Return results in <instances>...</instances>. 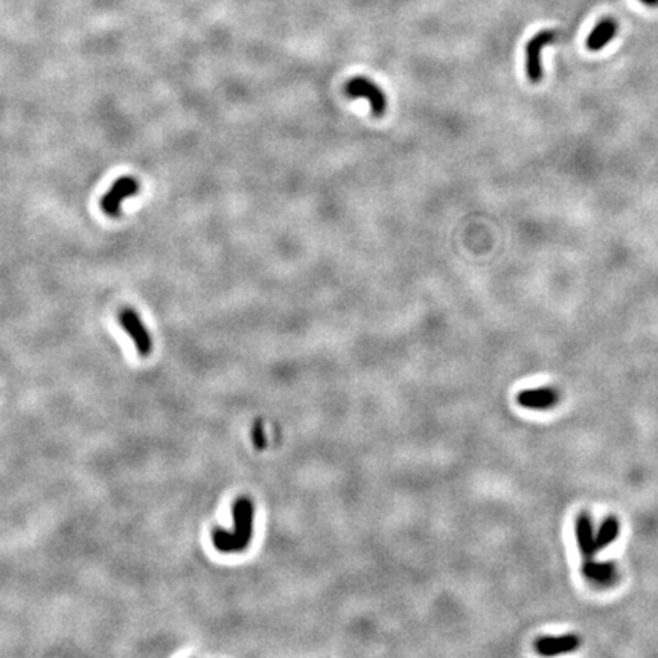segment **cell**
Listing matches in <instances>:
<instances>
[{
	"label": "cell",
	"mask_w": 658,
	"mask_h": 658,
	"mask_svg": "<svg viewBox=\"0 0 658 658\" xmlns=\"http://www.w3.org/2000/svg\"><path fill=\"white\" fill-rule=\"evenodd\" d=\"M235 531L226 532L223 529H215L212 534V541L215 549L223 553H236L245 550L252 540L253 532V504L249 499H238L234 504Z\"/></svg>",
	"instance_id": "1"
},
{
	"label": "cell",
	"mask_w": 658,
	"mask_h": 658,
	"mask_svg": "<svg viewBox=\"0 0 658 658\" xmlns=\"http://www.w3.org/2000/svg\"><path fill=\"white\" fill-rule=\"evenodd\" d=\"M345 92L350 98H362L369 102L373 115L381 116L384 112H386L387 98L386 95H384V92L381 90L380 85L369 78L357 76V78L349 80L346 83Z\"/></svg>",
	"instance_id": "2"
},
{
	"label": "cell",
	"mask_w": 658,
	"mask_h": 658,
	"mask_svg": "<svg viewBox=\"0 0 658 658\" xmlns=\"http://www.w3.org/2000/svg\"><path fill=\"white\" fill-rule=\"evenodd\" d=\"M555 40H557V32L547 29L538 32L526 45V73L531 83L538 84L543 80V49L552 45Z\"/></svg>",
	"instance_id": "3"
},
{
	"label": "cell",
	"mask_w": 658,
	"mask_h": 658,
	"mask_svg": "<svg viewBox=\"0 0 658 658\" xmlns=\"http://www.w3.org/2000/svg\"><path fill=\"white\" fill-rule=\"evenodd\" d=\"M139 192V182L133 177H121L106 192L101 200V208L108 217H117L121 213L122 203Z\"/></svg>",
	"instance_id": "4"
},
{
	"label": "cell",
	"mask_w": 658,
	"mask_h": 658,
	"mask_svg": "<svg viewBox=\"0 0 658 658\" xmlns=\"http://www.w3.org/2000/svg\"><path fill=\"white\" fill-rule=\"evenodd\" d=\"M119 323H121L124 331L133 340L138 352L142 357L150 355L152 349V340L148 329L145 328V324L142 323L139 314L131 308H125L119 313Z\"/></svg>",
	"instance_id": "5"
},
{
	"label": "cell",
	"mask_w": 658,
	"mask_h": 658,
	"mask_svg": "<svg viewBox=\"0 0 658 658\" xmlns=\"http://www.w3.org/2000/svg\"><path fill=\"white\" fill-rule=\"evenodd\" d=\"M558 393L552 387L529 389L520 392L517 395V403L529 410H547L558 404Z\"/></svg>",
	"instance_id": "6"
},
{
	"label": "cell",
	"mask_w": 658,
	"mask_h": 658,
	"mask_svg": "<svg viewBox=\"0 0 658 658\" xmlns=\"http://www.w3.org/2000/svg\"><path fill=\"white\" fill-rule=\"evenodd\" d=\"M580 645V638L575 634H566L561 637H541L535 642L536 652L544 657L561 655L575 651Z\"/></svg>",
	"instance_id": "7"
},
{
	"label": "cell",
	"mask_w": 658,
	"mask_h": 658,
	"mask_svg": "<svg viewBox=\"0 0 658 658\" xmlns=\"http://www.w3.org/2000/svg\"><path fill=\"white\" fill-rule=\"evenodd\" d=\"M576 536H578V545L580 555H582L584 564L593 561V557L597 552L596 547V536L593 534V524L592 520L587 514L578 517L576 521Z\"/></svg>",
	"instance_id": "8"
},
{
	"label": "cell",
	"mask_w": 658,
	"mask_h": 658,
	"mask_svg": "<svg viewBox=\"0 0 658 658\" xmlns=\"http://www.w3.org/2000/svg\"><path fill=\"white\" fill-rule=\"evenodd\" d=\"M617 29H619V23L614 19L601 20L596 24L594 29L589 32V36L587 38V48L592 50V52H597V50L603 49L614 37H616Z\"/></svg>",
	"instance_id": "9"
},
{
	"label": "cell",
	"mask_w": 658,
	"mask_h": 658,
	"mask_svg": "<svg viewBox=\"0 0 658 658\" xmlns=\"http://www.w3.org/2000/svg\"><path fill=\"white\" fill-rule=\"evenodd\" d=\"M614 573H616V571H614L613 564L594 562V559L584 564V575L588 579L594 580V582H599V584L611 582Z\"/></svg>",
	"instance_id": "10"
},
{
	"label": "cell",
	"mask_w": 658,
	"mask_h": 658,
	"mask_svg": "<svg viewBox=\"0 0 658 658\" xmlns=\"http://www.w3.org/2000/svg\"><path fill=\"white\" fill-rule=\"evenodd\" d=\"M619 531H620L619 520L614 518V517L606 518L602 523L599 532H597V535H596L597 552L605 549L606 545H610V544H613L614 541H616V538L619 536Z\"/></svg>",
	"instance_id": "11"
},
{
	"label": "cell",
	"mask_w": 658,
	"mask_h": 658,
	"mask_svg": "<svg viewBox=\"0 0 658 658\" xmlns=\"http://www.w3.org/2000/svg\"><path fill=\"white\" fill-rule=\"evenodd\" d=\"M640 2H642L646 6H651V8L658 6V0H640Z\"/></svg>",
	"instance_id": "12"
}]
</instances>
